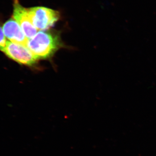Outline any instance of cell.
<instances>
[{"mask_svg":"<svg viewBox=\"0 0 156 156\" xmlns=\"http://www.w3.org/2000/svg\"><path fill=\"white\" fill-rule=\"evenodd\" d=\"M13 18L19 24L21 29L28 39L35 36L37 30L34 26L29 15L28 9L23 7L18 0H14Z\"/></svg>","mask_w":156,"mask_h":156,"instance_id":"4","label":"cell"},{"mask_svg":"<svg viewBox=\"0 0 156 156\" xmlns=\"http://www.w3.org/2000/svg\"><path fill=\"white\" fill-rule=\"evenodd\" d=\"M3 30L5 36L11 41L27 47L28 39L13 17L4 23Z\"/></svg>","mask_w":156,"mask_h":156,"instance_id":"5","label":"cell"},{"mask_svg":"<svg viewBox=\"0 0 156 156\" xmlns=\"http://www.w3.org/2000/svg\"><path fill=\"white\" fill-rule=\"evenodd\" d=\"M28 9L31 21L37 30H47L53 26L59 17L58 12L45 7Z\"/></svg>","mask_w":156,"mask_h":156,"instance_id":"2","label":"cell"},{"mask_svg":"<svg viewBox=\"0 0 156 156\" xmlns=\"http://www.w3.org/2000/svg\"><path fill=\"white\" fill-rule=\"evenodd\" d=\"M60 46L58 36L50 32L40 31L28 39L27 48L38 60L52 57Z\"/></svg>","mask_w":156,"mask_h":156,"instance_id":"1","label":"cell"},{"mask_svg":"<svg viewBox=\"0 0 156 156\" xmlns=\"http://www.w3.org/2000/svg\"><path fill=\"white\" fill-rule=\"evenodd\" d=\"M2 52L9 58L24 65L32 66L37 60L26 47L9 41Z\"/></svg>","mask_w":156,"mask_h":156,"instance_id":"3","label":"cell"},{"mask_svg":"<svg viewBox=\"0 0 156 156\" xmlns=\"http://www.w3.org/2000/svg\"><path fill=\"white\" fill-rule=\"evenodd\" d=\"M2 27L0 25V50L3 51L5 48L7 41Z\"/></svg>","mask_w":156,"mask_h":156,"instance_id":"6","label":"cell"}]
</instances>
